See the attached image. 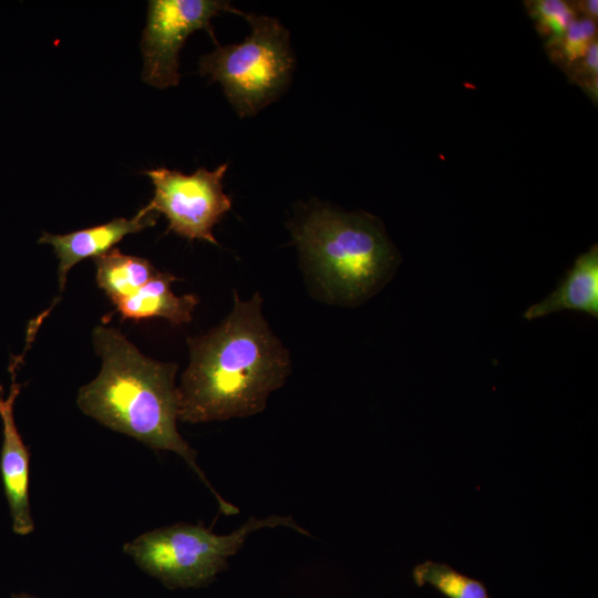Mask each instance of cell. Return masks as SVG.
Segmentation results:
<instances>
[{
	"mask_svg": "<svg viewBox=\"0 0 598 598\" xmlns=\"http://www.w3.org/2000/svg\"><path fill=\"white\" fill-rule=\"evenodd\" d=\"M92 337L102 368L79 391L76 403L82 412L153 450L178 454L212 492L219 511L227 516L237 514L238 508L212 486L196 462V452L177 431V365L145 357L114 328L99 326Z\"/></svg>",
	"mask_w": 598,
	"mask_h": 598,
	"instance_id": "2",
	"label": "cell"
},
{
	"mask_svg": "<svg viewBox=\"0 0 598 598\" xmlns=\"http://www.w3.org/2000/svg\"><path fill=\"white\" fill-rule=\"evenodd\" d=\"M532 16L550 45L560 44L574 20V9L560 0H540L532 3Z\"/></svg>",
	"mask_w": 598,
	"mask_h": 598,
	"instance_id": "14",
	"label": "cell"
},
{
	"mask_svg": "<svg viewBox=\"0 0 598 598\" xmlns=\"http://www.w3.org/2000/svg\"><path fill=\"white\" fill-rule=\"evenodd\" d=\"M561 310H576L598 318V246L580 254L556 289L524 312L534 320Z\"/></svg>",
	"mask_w": 598,
	"mask_h": 598,
	"instance_id": "10",
	"label": "cell"
},
{
	"mask_svg": "<svg viewBox=\"0 0 598 598\" xmlns=\"http://www.w3.org/2000/svg\"><path fill=\"white\" fill-rule=\"evenodd\" d=\"M95 266L97 285L114 305L132 296L157 272L147 259L118 249L96 257Z\"/></svg>",
	"mask_w": 598,
	"mask_h": 598,
	"instance_id": "12",
	"label": "cell"
},
{
	"mask_svg": "<svg viewBox=\"0 0 598 598\" xmlns=\"http://www.w3.org/2000/svg\"><path fill=\"white\" fill-rule=\"evenodd\" d=\"M223 11L245 13L220 0L148 1L141 41L144 82L158 89L177 85L181 78L178 53L186 39L197 30H205L217 44L210 21Z\"/></svg>",
	"mask_w": 598,
	"mask_h": 598,
	"instance_id": "7",
	"label": "cell"
},
{
	"mask_svg": "<svg viewBox=\"0 0 598 598\" xmlns=\"http://www.w3.org/2000/svg\"><path fill=\"white\" fill-rule=\"evenodd\" d=\"M289 527L302 535L309 532L292 516L250 517L228 535H216L202 523H177L146 532L123 546V551L146 574L169 589L209 585L227 568L247 537L261 528Z\"/></svg>",
	"mask_w": 598,
	"mask_h": 598,
	"instance_id": "4",
	"label": "cell"
},
{
	"mask_svg": "<svg viewBox=\"0 0 598 598\" xmlns=\"http://www.w3.org/2000/svg\"><path fill=\"white\" fill-rule=\"evenodd\" d=\"M412 578L416 586L430 585L446 598H491L482 581L444 563L425 560L413 568Z\"/></svg>",
	"mask_w": 598,
	"mask_h": 598,
	"instance_id": "13",
	"label": "cell"
},
{
	"mask_svg": "<svg viewBox=\"0 0 598 598\" xmlns=\"http://www.w3.org/2000/svg\"><path fill=\"white\" fill-rule=\"evenodd\" d=\"M21 358L11 361L10 392L4 398L0 388V417L2 421V447L0 472L4 494L10 508L12 530L18 535H28L34 529L29 501L30 451L23 443L14 421V402L21 385L16 382V370Z\"/></svg>",
	"mask_w": 598,
	"mask_h": 598,
	"instance_id": "8",
	"label": "cell"
},
{
	"mask_svg": "<svg viewBox=\"0 0 598 598\" xmlns=\"http://www.w3.org/2000/svg\"><path fill=\"white\" fill-rule=\"evenodd\" d=\"M595 34L596 23L592 19L584 17L573 20L560 42L566 61L573 63L584 58L594 43Z\"/></svg>",
	"mask_w": 598,
	"mask_h": 598,
	"instance_id": "15",
	"label": "cell"
},
{
	"mask_svg": "<svg viewBox=\"0 0 598 598\" xmlns=\"http://www.w3.org/2000/svg\"><path fill=\"white\" fill-rule=\"evenodd\" d=\"M227 168V164L214 171L200 167L190 175L166 167L146 171L154 186L148 207L165 215L169 229L177 235L217 245L213 228L231 207L223 189Z\"/></svg>",
	"mask_w": 598,
	"mask_h": 598,
	"instance_id": "6",
	"label": "cell"
},
{
	"mask_svg": "<svg viewBox=\"0 0 598 598\" xmlns=\"http://www.w3.org/2000/svg\"><path fill=\"white\" fill-rule=\"evenodd\" d=\"M293 237L324 295L343 305L373 296L399 264L380 220L365 213L318 207L296 227Z\"/></svg>",
	"mask_w": 598,
	"mask_h": 598,
	"instance_id": "3",
	"label": "cell"
},
{
	"mask_svg": "<svg viewBox=\"0 0 598 598\" xmlns=\"http://www.w3.org/2000/svg\"><path fill=\"white\" fill-rule=\"evenodd\" d=\"M251 28L240 43L218 45L199 59V72L219 82L240 117L258 113L287 87L295 59L289 31L275 18L244 13Z\"/></svg>",
	"mask_w": 598,
	"mask_h": 598,
	"instance_id": "5",
	"label": "cell"
},
{
	"mask_svg": "<svg viewBox=\"0 0 598 598\" xmlns=\"http://www.w3.org/2000/svg\"><path fill=\"white\" fill-rule=\"evenodd\" d=\"M597 42L595 41L584 56L582 74H585V84L589 85L591 92H597Z\"/></svg>",
	"mask_w": 598,
	"mask_h": 598,
	"instance_id": "16",
	"label": "cell"
},
{
	"mask_svg": "<svg viewBox=\"0 0 598 598\" xmlns=\"http://www.w3.org/2000/svg\"><path fill=\"white\" fill-rule=\"evenodd\" d=\"M597 1H586L584 2V12L586 13L587 18H590L594 20V17H597Z\"/></svg>",
	"mask_w": 598,
	"mask_h": 598,
	"instance_id": "17",
	"label": "cell"
},
{
	"mask_svg": "<svg viewBox=\"0 0 598 598\" xmlns=\"http://www.w3.org/2000/svg\"><path fill=\"white\" fill-rule=\"evenodd\" d=\"M11 598H39V597L32 596L25 592H19V594H12Z\"/></svg>",
	"mask_w": 598,
	"mask_h": 598,
	"instance_id": "18",
	"label": "cell"
},
{
	"mask_svg": "<svg viewBox=\"0 0 598 598\" xmlns=\"http://www.w3.org/2000/svg\"><path fill=\"white\" fill-rule=\"evenodd\" d=\"M259 293L234 306L209 332L188 339L190 360L178 391V420L225 421L261 412L291 371L288 350L270 330Z\"/></svg>",
	"mask_w": 598,
	"mask_h": 598,
	"instance_id": "1",
	"label": "cell"
},
{
	"mask_svg": "<svg viewBox=\"0 0 598 598\" xmlns=\"http://www.w3.org/2000/svg\"><path fill=\"white\" fill-rule=\"evenodd\" d=\"M174 280L171 274L157 271L136 292L115 303L116 311L124 319L164 318L176 326L190 321L198 298L174 295L171 289Z\"/></svg>",
	"mask_w": 598,
	"mask_h": 598,
	"instance_id": "11",
	"label": "cell"
},
{
	"mask_svg": "<svg viewBox=\"0 0 598 598\" xmlns=\"http://www.w3.org/2000/svg\"><path fill=\"white\" fill-rule=\"evenodd\" d=\"M156 217L157 213L147 205L130 219L118 217L105 224L63 235L43 233L39 243L52 246L59 259V290H64L68 274L74 265L82 259L96 258L109 252L125 236L153 226Z\"/></svg>",
	"mask_w": 598,
	"mask_h": 598,
	"instance_id": "9",
	"label": "cell"
}]
</instances>
